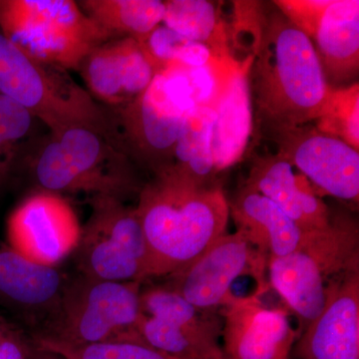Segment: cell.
<instances>
[{"mask_svg":"<svg viewBox=\"0 0 359 359\" xmlns=\"http://www.w3.org/2000/svg\"><path fill=\"white\" fill-rule=\"evenodd\" d=\"M252 55L250 92L257 128L269 135L316 121L330 85L311 40L278 8H266Z\"/></svg>","mask_w":359,"mask_h":359,"instance_id":"obj_1","label":"cell"},{"mask_svg":"<svg viewBox=\"0 0 359 359\" xmlns=\"http://www.w3.org/2000/svg\"><path fill=\"white\" fill-rule=\"evenodd\" d=\"M138 196L149 278L184 268L226 233L230 209L219 184L200 185L172 165L144 184Z\"/></svg>","mask_w":359,"mask_h":359,"instance_id":"obj_2","label":"cell"},{"mask_svg":"<svg viewBox=\"0 0 359 359\" xmlns=\"http://www.w3.org/2000/svg\"><path fill=\"white\" fill-rule=\"evenodd\" d=\"M22 174L37 190L123 202L139 195L144 185L128 156L95 130L82 126L48 131Z\"/></svg>","mask_w":359,"mask_h":359,"instance_id":"obj_3","label":"cell"},{"mask_svg":"<svg viewBox=\"0 0 359 359\" xmlns=\"http://www.w3.org/2000/svg\"><path fill=\"white\" fill-rule=\"evenodd\" d=\"M0 93L30 111L49 131L87 127L113 143L108 108L94 100L67 70L32 57L1 30Z\"/></svg>","mask_w":359,"mask_h":359,"instance_id":"obj_4","label":"cell"},{"mask_svg":"<svg viewBox=\"0 0 359 359\" xmlns=\"http://www.w3.org/2000/svg\"><path fill=\"white\" fill-rule=\"evenodd\" d=\"M268 269L273 289L306 328L323 311L330 283L359 269L358 224L337 217L327 228L304 231L294 252L269 257Z\"/></svg>","mask_w":359,"mask_h":359,"instance_id":"obj_5","label":"cell"},{"mask_svg":"<svg viewBox=\"0 0 359 359\" xmlns=\"http://www.w3.org/2000/svg\"><path fill=\"white\" fill-rule=\"evenodd\" d=\"M195 106L184 73L173 65L168 66L133 101L107 107L113 144L138 169L154 176L174 164L180 130L187 113Z\"/></svg>","mask_w":359,"mask_h":359,"instance_id":"obj_6","label":"cell"},{"mask_svg":"<svg viewBox=\"0 0 359 359\" xmlns=\"http://www.w3.org/2000/svg\"><path fill=\"white\" fill-rule=\"evenodd\" d=\"M139 282H113L70 276L57 313L41 339L71 346L141 341Z\"/></svg>","mask_w":359,"mask_h":359,"instance_id":"obj_7","label":"cell"},{"mask_svg":"<svg viewBox=\"0 0 359 359\" xmlns=\"http://www.w3.org/2000/svg\"><path fill=\"white\" fill-rule=\"evenodd\" d=\"M0 30L32 57L67 71L110 40L72 0H0Z\"/></svg>","mask_w":359,"mask_h":359,"instance_id":"obj_8","label":"cell"},{"mask_svg":"<svg viewBox=\"0 0 359 359\" xmlns=\"http://www.w3.org/2000/svg\"><path fill=\"white\" fill-rule=\"evenodd\" d=\"M91 215L74 252L79 275L113 280H149V250L136 208L112 197L90 198Z\"/></svg>","mask_w":359,"mask_h":359,"instance_id":"obj_9","label":"cell"},{"mask_svg":"<svg viewBox=\"0 0 359 359\" xmlns=\"http://www.w3.org/2000/svg\"><path fill=\"white\" fill-rule=\"evenodd\" d=\"M165 285L141 290L138 332L149 346L175 359H226L222 327Z\"/></svg>","mask_w":359,"mask_h":359,"instance_id":"obj_10","label":"cell"},{"mask_svg":"<svg viewBox=\"0 0 359 359\" xmlns=\"http://www.w3.org/2000/svg\"><path fill=\"white\" fill-rule=\"evenodd\" d=\"M268 257L252 245L241 231L224 233L199 257L166 276L165 287L201 311L222 308L230 299L240 276L261 280Z\"/></svg>","mask_w":359,"mask_h":359,"instance_id":"obj_11","label":"cell"},{"mask_svg":"<svg viewBox=\"0 0 359 359\" xmlns=\"http://www.w3.org/2000/svg\"><path fill=\"white\" fill-rule=\"evenodd\" d=\"M81 233L68 200L37 189L14 208L6 223L7 244L33 263L51 268L74 255Z\"/></svg>","mask_w":359,"mask_h":359,"instance_id":"obj_12","label":"cell"},{"mask_svg":"<svg viewBox=\"0 0 359 359\" xmlns=\"http://www.w3.org/2000/svg\"><path fill=\"white\" fill-rule=\"evenodd\" d=\"M278 154L309 183L337 199L358 204L359 153L346 142L302 125L269 133Z\"/></svg>","mask_w":359,"mask_h":359,"instance_id":"obj_13","label":"cell"},{"mask_svg":"<svg viewBox=\"0 0 359 359\" xmlns=\"http://www.w3.org/2000/svg\"><path fill=\"white\" fill-rule=\"evenodd\" d=\"M221 314L226 359H289L297 334L283 309L269 308L257 294H233Z\"/></svg>","mask_w":359,"mask_h":359,"instance_id":"obj_14","label":"cell"},{"mask_svg":"<svg viewBox=\"0 0 359 359\" xmlns=\"http://www.w3.org/2000/svg\"><path fill=\"white\" fill-rule=\"evenodd\" d=\"M70 276L21 256L0 240V306L15 314L32 334H42L57 313Z\"/></svg>","mask_w":359,"mask_h":359,"instance_id":"obj_15","label":"cell"},{"mask_svg":"<svg viewBox=\"0 0 359 359\" xmlns=\"http://www.w3.org/2000/svg\"><path fill=\"white\" fill-rule=\"evenodd\" d=\"M299 359H359V269L328 285L325 306L297 340Z\"/></svg>","mask_w":359,"mask_h":359,"instance_id":"obj_16","label":"cell"},{"mask_svg":"<svg viewBox=\"0 0 359 359\" xmlns=\"http://www.w3.org/2000/svg\"><path fill=\"white\" fill-rule=\"evenodd\" d=\"M78 71L92 98L106 107L131 102L157 74L140 45L130 37L98 45L87 54Z\"/></svg>","mask_w":359,"mask_h":359,"instance_id":"obj_17","label":"cell"},{"mask_svg":"<svg viewBox=\"0 0 359 359\" xmlns=\"http://www.w3.org/2000/svg\"><path fill=\"white\" fill-rule=\"evenodd\" d=\"M254 55L233 58L215 105L212 156L217 174L242 159L254 130L250 69Z\"/></svg>","mask_w":359,"mask_h":359,"instance_id":"obj_18","label":"cell"},{"mask_svg":"<svg viewBox=\"0 0 359 359\" xmlns=\"http://www.w3.org/2000/svg\"><path fill=\"white\" fill-rule=\"evenodd\" d=\"M245 184L275 203L302 231L320 230L332 222L327 205L306 177L295 174L278 153L257 157Z\"/></svg>","mask_w":359,"mask_h":359,"instance_id":"obj_19","label":"cell"},{"mask_svg":"<svg viewBox=\"0 0 359 359\" xmlns=\"http://www.w3.org/2000/svg\"><path fill=\"white\" fill-rule=\"evenodd\" d=\"M311 40L330 86L355 83L359 71L358 0H328Z\"/></svg>","mask_w":359,"mask_h":359,"instance_id":"obj_20","label":"cell"},{"mask_svg":"<svg viewBox=\"0 0 359 359\" xmlns=\"http://www.w3.org/2000/svg\"><path fill=\"white\" fill-rule=\"evenodd\" d=\"M229 209L237 231L268 259L290 254L301 242L304 231L299 226L275 203L245 184L229 200Z\"/></svg>","mask_w":359,"mask_h":359,"instance_id":"obj_21","label":"cell"},{"mask_svg":"<svg viewBox=\"0 0 359 359\" xmlns=\"http://www.w3.org/2000/svg\"><path fill=\"white\" fill-rule=\"evenodd\" d=\"M215 117L214 108L195 106L187 113L175 146L173 166L203 186L219 184L212 156Z\"/></svg>","mask_w":359,"mask_h":359,"instance_id":"obj_22","label":"cell"},{"mask_svg":"<svg viewBox=\"0 0 359 359\" xmlns=\"http://www.w3.org/2000/svg\"><path fill=\"white\" fill-rule=\"evenodd\" d=\"M109 39L130 37L139 41L163 22L164 1L159 0H83L78 1Z\"/></svg>","mask_w":359,"mask_h":359,"instance_id":"obj_23","label":"cell"},{"mask_svg":"<svg viewBox=\"0 0 359 359\" xmlns=\"http://www.w3.org/2000/svg\"><path fill=\"white\" fill-rule=\"evenodd\" d=\"M163 22L170 29L190 41L209 47L215 57L231 55L228 28L219 18L217 7L207 0L164 1Z\"/></svg>","mask_w":359,"mask_h":359,"instance_id":"obj_24","label":"cell"},{"mask_svg":"<svg viewBox=\"0 0 359 359\" xmlns=\"http://www.w3.org/2000/svg\"><path fill=\"white\" fill-rule=\"evenodd\" d=\"M46 127L20 103L0 93V142L11 182L23 170L47 133ZM47 128V127H46Z\"/></svg>","mask_w":359,"mask_h":359,"instance_id":"obj_25","label":"cell"},{"mask_svg":"<svg viewBox=\"0 0 359 359\" xmlns=\"http://www.w3.org/2000/svg\"><path fill=\"white\" fill-rule=\"evenodd\" d=\"M316 128L359 150V85L328 88Z\"/></svg>","mask_w":359,"mask_h":359,"instance_id":"obj_26","label":"cell"},{"mask_svg":"<svg viewBox=\"0 0 359 359\" xmlns=\"http://www.w3.org/2000/svg\"><path fill=\"white\" fill-rule=\"evenodd\" d=\"M32 340L36 348L65 359H175L141 341L71 346L39 337H32Z\"/></svg>","mask_w":359,"mask_h":359,"instance_id":"obj_27","label":"cell"},{"mask_svg":"<svg viewBox=\"0 0 359 359\" xmlns=\"http://www.w3.org/2000/svg\"><path fill=\"white\" fill-rule=\"evenodd\" d=\"M187 41L188 39L167 26L158 25L147 36L137 42L158 74L175 62L180 49Z\"/></svg>","mask_w":359,"mask_h":359,"instance_id":"obj_28","label":"cell"},{"mask_svg":"<svg viewBox=\"0 0 359 359\" xmlns=\"http://www.w3.org/2000/svg\"><path fill=\"white\" fill-rule=\"evenodd\" d=\"M273 4L295 27L311 39L328 0H276Z\"/></svg>","mask_w":359,"mask_h":359,"instance_id":"obj_29","label":"cell"},{"mask_svg":"<svg viewBox=\"0 0 359 359\" xmlns=\"http://www.w3.org/2000/svg\"><path fill=\"white\" fill-rule=\"evenodd\" d=\"M32 348V339L0 316V359H29Z\"/></svg>","mask_w":359,"mask_h":359,"instance_id":"obj_30","label":"cell"},{"mask_svg":"<svg viewBox=\"0 0 359 359\" xmlns=\"http://www.w3.org/2000/svg\"><path fill=\"white\" fill-rule=\"evenodd\" d=\"M214 57V54L209 47L188 40L180 49L174 63L187 67H201L208 65Z\"/></svg>","mask_w":359,"mask_h":359,"instance_id":"obj_31","label":"cell"},{"mask_svg":"<svg viewBox=\"0 0 359 359\" xmlns=\"http://www.w3.org/2000/svg\"><path fill=\"white\" fill-rule=\"evenodd\" d=\"M11 184V179L7 175L6 165H4V151H2L1 142H0V193L6 189Z\"/></svg>","mask_w":359,"mask_h":359,"instance_id":"obj_32","label":"cell"},{"mask_svg":"<svg viewBox=\"0 0 359 359\" xmlns=\"http://www.w3.org/2000/svg\"><path fill=\"white\" fill-rule=\"evenodd\" d=\"M29 359H65L57 354L49 353V351H41L33 346Z\"/></svg>","mask_w":359,"mask_h":359,"instance_id":"obj_33","label":"cell"}]
</instances>
